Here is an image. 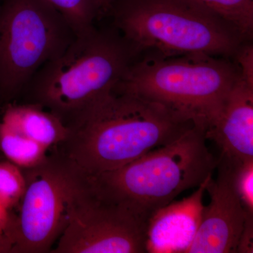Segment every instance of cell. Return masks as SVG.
<instances>
[{
  "label": "cell",
  "instance_id": "obj_23",
  "mask_svg": "<svg viewBox=\"0 0 253 253\" xmlns=\"http://www.w3.org/2000/svg\"><path fill=\"white\" fill-rule=\"evenodd\" d=\"M0 6H1V5H0Z\"/></svg>",
  "mask_w": 253,
  "mask_h": 253
},
{
  "label": "cell",
  "instance_id": "obj_15",
  "mask_svg": "<svg viewBox=\"0 0 253 253\" xmlns=\"http://www.w3.org/2000/svg\"><path fill=\"white\" fill-rule=\"evenodd\" d=\"M67 21L76 36L94 27L93 23L103 12L97 0H44Z\"/></svg>",
  "mask_w": 253,
  "mask_h": 253
},
{
  "label": "cell",
  "instance_id": "obj_1",
  "mask_svg": "<svg viewBox=\"0 0 253 253\" xmlns=\"http://www.w3.org/2000/svg\"><path fill=\"white\" fill-rule=\"evenodd\" d=\"M195 126L164 105L113 89L68 123L56 154L83 175H96L172 142Z\"/></svg>",
  "mask_w": 253,
  "mask_h": 253
},
{
  "label": "cell",
  "instance_id": "obj_8",
  "mask_svg": "<svg viewBox=\"0 0 253 253\" xmlns=\"http://www.w3.org/2000/svg\"><path fill=\"white\" fill-rule=\"evenodd\" d=\"M146 231L144 221L126 208L100 198L83 175L51 253H146Z\"/></svg>",
  "mask_w": 253,
  "mask_h": 253
},
{
  "label": "cell",
  "instance_id": "obj_9",
  "mask_svg": "<svg viewBox=\"0 0 253 253\" xmlns=\"http://www.w3.org/2000/svg\"><path fill=\"white\" fill-rule=\"evenodd\" d=\"M239 161L220 155L217 176L208 181L206 191L211 198L203 209L197 233L187 253H236L244 229L247 211L236 186Z\"/></svg>",
  "mask_w": 253,
  "mask_h": 253
},
{
  "label": "cell",
  "instance_id": "obj_6",
  "mask_svg": "<svg viewBox=\"0 0 253 253\" xmlns=\"http://www.w3.org/2000/svg\"><path fill=\"white\" fill-rule=\"evenodd\" d=\"M76 37L44 0H4L0 6V95L7 99L22 92L37 71Z\"/></svg>",
  "mask_w": 253,
  "mask_h": 253
},
{
  "label": "cell",
  "instance_id": "obj_12",
  "mask_svg": "<svg viewBox=\"0 0 253 253\" xmlns=\"http://www.w3.org/2000/svg\"><path fill=\"white\" fill-rule=\"evenodd\" d=\"M1 123L49 149L65 141L67 126L54 113L38 104L9 105Z\"/></svg>",
  "mask_w": 253,
  "mask_h": 253
},
{
  "label": "cell",
  "instance_id": "obj_4",
  "mask_svg": "<svg viewBox=\"0 0 253 253\" xmlns=\"http://www.w3.org/2000/svg\"><path fill=\"white\" fill-rule=\"evenodd\" d=\"M115 25L134 54L153 49L175 56L235 55L245 40L196 0H118Z\"/></svg>",
  "mask_w": 253,
  "mask_h": 253
},
{
  "label": "cell",
  "instance_id": "obj_10",
  "mask_svg": "<svg viewBox=\"0 0 253 253\" xmlns=\"http://www.w3.org/2000/svg\"><path fill=\"white\" fill-rule=\"evenodd\" d=\"M209 176L194 193L173 201L150 218L146 225V251L149 253H187L197 233Z\"/></svg>",
  "mask_w": 253,
  "mask_h": 253
},
{
  "label": "cell",
  "instance_id": "obj_21",
  "mask_svg": "<svg viewBox=\"0 0 253 253\" xmlns=\"http://www.w3.org/2000/svg\"><path fill=\"white\" fill-rule=\"evenodd\" d=\"M97 1L103 11H105L110 9L118 0H97Z\"/></svg>",
  "mask_w": 253,
  "mask_h": 253
},
{
  "label": "cell",
  "instance_id": "obj_5",
  "mask_svg": "<svg viewBox=\"0 0 253 253\" xmlns=\"http://www.w3.org/2000/svg\"><path fill=\"white\" fill-rule=\"evenodd\" d=\"M217 57L157 54L131 63L114 89L164 105L206 131L241 76L237 65Z\"/></svg>",
  "mask_w": 253,
  "mask_h": 253
},
{
  "label": "cell",
  "instance_id": "obj_14",
  "mask_svg": "<svg viewBox=\"0 0 253 253\" xmlns=\"http://www.w3.org/2000/svg\"><path fill=\"white\" fill-rule=\"evenodd\" d=\"M232 26L246 41L253 33V0H196Z\"/></svg>",
  "mask_w": 253,
  "mask_h": 253
},
{
  "label": "cell",
  "instance_id": "obj_22",
  "mask_svg": "<svg viewBox=\"0 0 253 253\" xmlns=\"http://www.w3.org/2000/svg\"><path fill=\"white\" fill-rule=\"evenodd\" d=\"M12 248L9 244L0 241V253H11Z\"/></svg>",
  "mask_w": 253,
  "mask_h": 253
},
{
  "label": "cell",
  "instance_id": "obj_19",
  "mask_svg": "<svg viewBox=\"0 0 253 253\" xmlns=\"http://www.w3.org/2000/svg\"><path fill=\"white\" fill-rule=\"evenodd\" d=\"M236 253H253V213H247Z\"/></svg>",
  "mask_w": 253,
  "mask_h": 253
},
{
  "label": "cell",
  "instance_id": "obj_13",
  "mask_svg": "<svg viewBox=\"0 0 253 253\" xmlns=\"http://www.w3.org/2000/svg\"><path fill=\"white\" fill-rule=\"evenodd\" d=\"M0 149L10 162L24 169L36 167L47 156L48 149L3 123H0Z\"/></svg>",
  "mask_w": 253,
  "mask_h": 253
},
{
  "label": "cell",
  "instance_id": "obj_18",
  "mask_svg": "<svg viewBox=\"0 0 253 253\" xmlns=\"http://www.w3.org/2000/svg\"><path fill=\"white\" fill-rule=\"evenodd\" d=\"M234 56L237 61L240 74L246 83L253 86V46L251 44L240 46Z\"/></svg>",
  "mask_w": 253,
  "mask_h": 253
},
{
  "label": "cell",
  "instance_id": "obj_3",
  "mask_svg": "<svg viewBox=\"0 0 253 253\" xmlns=\"http://www.w3.org/2000/svg\"><path fill=\"white\" fill-rule=\"evenodd\" d=\"M134 54L123 37L92 27L44 63L22 92L28 103L47 109L67 126L86 106L114 89Z\"/></svg>",
  "mask_w": 253,
  "mask_h": 253
},
{
  "label": "cell",
  "instance_id": "obj_17",
  "mask_svg": "<svg viewBox=\"0 0 253 253\" xmlns=\"http://www.w3.org/2000/svg\"><path fill=\"white\" fill-rule=\"evenodd\" d=\"M236 186L245 209L253 213V160L237 165Z\"/></svg>",
  "mask_w": 253,
  "mask_h": 253
},
{
  "label": "cell",
  "instance_id": "obj_7",
  "mask_svg": "<svg viewBox=\"0 0 253 253\" xmlns=\"http://www.w3.org/2000/svg\"><path fill=\"white\" fill-rule=\"evenodd\" d=\"M26 189L14 217L12 253L50 252L62 234L73 195L83 176L60 155L25 169Z\"/></svg>",
  "mask_w": 253,
  "mask_h": 253
},
{
  "label": "cell",
  "instance_id": "obj_2",
  "mask_svg": "<svg viewBox=\"0 0 253 253\" xmlns=\"http://www.w3.org/2000/svg\"><path fill=\"white\" fill-rule=\"evenodd\" d=\"M206 141V129L195 126L123 167L84 176L100 198L129 210L147 225L156 211L213 175L218 159Z\"/></svg>",
  "mask_w": 253,
  "mask_h": 253
},
{
  "label": "cell",
  "instance_id": "obj_11",
  "mask_svg": "<svg viewBox=\"0 0 253 253\" xmlns=\"http://www.w3.org/2000/svg\"><path fill=\"white\" fill-rule=\"evenodd\" d=\"M206 136L217 145L223 156L239 162L253 161V86L241 76Z\"/></svg>",
  "mask_w": 253,
  "mask_h": 253
},
{
  "label": "cell",
  "instance_id": "obj_20",
  "mask_svg": "<svg viewBox=\"0 0 253 253\" xmlns=\"http://www.w3.org/2000/svg\"><path fill=\"white\" fill-rule=\"evenodd\" d=\"M14 220V217H11L9 210L0 202V241L9 244L12 247V249L11 231H12Z\"/></svg>",
  "mask_w": 253,
  "mask_h": 253
},
{
  "label": "cell",
  "instance_id": "obj_16",
  "mask_svg": "<svg viewBox=\"0 0 253 253\" xmlns=\"http://www.w3.org/2000/svg\"><path fill=\"white\" fill-rule=\"evenodd\" d=\"M26 189L21 168L10 161H0V202L10 210L21 201Z\"/></svg>",
  "mask_w": 253,
  "mask_h": 253
}]
</instances>
